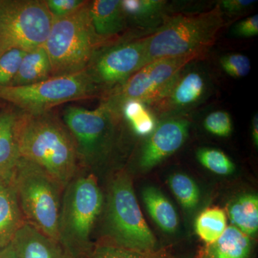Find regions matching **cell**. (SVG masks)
I'll list each match as a JSON object with an SVG mask.
<instances>
[{"label":"cell","instance_id":"obj_16","mask_svg":"<svg viewBox=\"0 0 258 258\" xmlns=\"http://www.w3.org/2000/svg\"><path fill=\"white\" fill-rule=\"evenodd\" d=\"M25 223L19 205L13 175L0 179V244H9Z\"/></svg>","mask_w":258,"mask_h":258},{"label":"cell","instance_id":"obj_29","mask_svg":"<svg viewBox=\"0 0 258 258\" xmlns=\"http://www.w3.org/2000/svg\"><path fill=\"white\" fill-rule=\"evenodd\" d=\"M25 52L14 49L0 56V86H11Z\"/></svg>","mask_w":258,"mask_h":258},{"label":"cell","instance_id":"obj_26","mask_svg":"<svg viewBox=\"0 0 258 258\" xmlns=\"http://www.w3.org/2000/svg\"><path fill=\"white\" fill-rule=\"evenodd\" d=\"M197 157L202 165L219 175H229L235 170L230 158L218 149L204 148L197 152Z\"/></svg>","mask_w":258,"mask_h":258},{"label":"cell","instance_id":"obj_25","mask_svg":"<svg viewBox=\"0 0 258 258\" xmlns=\"http://www.w3.org/2000/svg\"><path fill=\"white\" fill-rule=\"evenodd\" d=\"M169 186L179 203L186 210H194L200 200V190L189 176L176 173L169 178Z\"/></svg>","mask_w":258,"mask_h":258},{"label":"cell","instance_id":"obj_11","mask_svg":"<svg viewBox=\"0 0 258 258\" xmlns=\"http://www.w3.org/2000/svg\"><path fill=\"white\" fill-rule=\"evenodd\" d=\"M145 54L144 37L120 40L98 47L86 71L103 95L144 67Z\"/></svg>","mask_w":258,"mask_h":258},{"label":"cell","instance_id":"obj_5","mask_svg":"<svg viewBox=\"0 0 258 258\" xmlns=\"http://www.w3.org/2000/svg\"><path fill=\"white\" fill-rule=\"evenodd\" d=\"M13 180L25 223L58 242L64 188L40 166L23 157L19 159Z\"/></svg>","mask_w":258,"mask_h":258},{"label":"cell","instance_id":"obj_4","mask_svg":"<svg viewBox=\"0 0 258 258\" xmlns=\"http://www.w3.org/2000/svg\"><path fill=\"white\" fill-rule=\"evenodd\" d=\"M104 208L109 243L144 253H156L157 240L144 220L130 176L120 171L111 180Z\"/></svg>","mask_w":258,"mask_h":258},{"label":"cell","instance_id":"obj_9","mask_svg":"<svg viewBox=\"0 0 258 258\" xmlns=\"http://www.w3.org/2000/svg\"><path fill=\"white\" fill-rule=\"evenodd\" d=\"M52 23L45 0H0V56L43 47Z\"/></svg>","mask_w":258,"mask_h":258},{"label":"cell","instance_id":"obj_32","mask_svg":"<svg viewBox=\"0 0 258 258\" xmlns=\"http://www.w3.org/2000/svg\"><path fill=\"white\" fill-rule=\"evenodd\" d=\"M231 34L239 38H249L258 34V15H254L238 22L232 27Z\"/></svg>","mask_w":258,"mask_h":258},{"label":"cell","instance_id":"obj_30","mask_svg":"<svg viewBox=\"0 0 258 258\" xmlns=\"http://www.w3.org/2000/svg\"><path fill=\"white\" fill-rule=\"evenodd\" d=\"M232 120L227 111H215L209 113L204 120V126L209 133L227 137L232 132Z\"/></svg>","mask_w":258,"mask_h":258},{"label":"cell","instance_id":"obj_3","mask_svg":"<svg viewBox=\"0 0 258 258\" xmlns=\"http://www.w3.org/2000/svg\"><path fill=\"white\" fill-rule=\"evenodd\" d=\"M223 14L216 4L203 13L168 17L157 30L144 37L145 66L166 57H204L225 25Z\"/></svg>","mask_w":258,"mask_h":258},{"label":"cell","instance_id":"obj_6","mask_svg":"<svg viewBox=\"0 0 258 258\" xmlns=\"http://www.w3.org/2000/svg\"><path fill=\"white\" fill-rule=\"evenodd\" d=\"M101 46L89 13V1L62 18L53 19L43 47L50 60L52 77L86 71L95 51Z\"/></svg>","mask_w":258,"mask_h":258},{"label":"cell","instance_id":"obj_23","mask_svg":"<svg viewBox=\"0 0 258 258\" xmlns=\"http://www.w3.org/2000/svg\"><path fill=\"white\" fill-rule=\"evenodd\" d=\"M120 115L141 137L151 135L157 125L152 109L144 102L137 100L125 102L120 108Z\"/></svg>","mask_w":258,"mask_h":258},{"label":"cell","instance_id":"obj_7","mask_svg":"<svg viewBox=\"0 0 258 258\" xmlns=\"http://www.w3.org/2000/svg\"><path fill=\"white\" fill-rule=\"evenodd\" d=\"M102 95L86 71L21 86H0V100L23 113L37 114L69 102Z\"/></svg>","mask_w":258,"mask_h":258},{"label":"cell","instance_id":"obj_15","mask_svg":"<svg viewBox=\"0 0 258 258\" xmlns=\"http://www.w3.org/2000/svg\"><path fill=\"white\" fill-rule=\"evenodd\" d=\"M89 13L95 34L103 43L126 28V18L121 0L89 1Z\"/></svg>","mask_w":258,"mask_h":258},{"label":"cell","instance_id":"obj_35","mask_svg":"<svg viewBox=\"0 0 258 258\" xmlns=\"http://www.w3.org/2000/svg\"><path fill=\"white\" fill-rule=\"evenodd\" d=\"M252 140L254 146L258 147V115L257 113L254 114L252 120Z\"/></svg>","mask_w":258,"mask_h":258},{"label":"cell","instance_id":"obj_17","mask_svg":"<svg viewBox=\"0 0 258 258\" xmlns=\"http://www.w3.org/2000/svg\"><path fill=\"white\" fill-rule=\"evenodd\" d=\"M18 110L5 108L0 111V179L13 175L20 158L17 139Z\"/></svg>","mask_w":258,"mask_h":258},{"label":"cell","instance_id":"obj_21","mask_svg":"<svg viewBox=\"0 0 258 258\" xmlns=\"http://www.w3.org/2000/svg\"><path fill=\"white\" fill-rule=\"evenodd\" d=\"M142 197L148 212L161 230L168 233L175 232L179 224L177 213L165 195L149 186L144 189Z\"/></svg>","mask_w":258,"mask_h":258},{"label":"cell","instance_id":"obj_2","mask_svg":"<svg viewBox=\"0 0 258 258\" xmlns=\"http://www.w3.org/2000/svg\"><path fill=\"white\" fill-rule=\"evenodd\" d=\"M104 197L92 171L81 170L66 185L59 216L58 242L73 258H89L91 236L101 216Z\"/></svg>","mask_w":258,"mask_h":258},{"label":"cell","instance_id":"obj_34","mask_svg":"<svg viewBox=\"0 0 258 258\" xmlns=\"http://www.w3.org/2000/svg\"><path fill=\"white\" fill-rule=\"evenodd\" d=\"M0 258H18L11 242L0 249Z\"/></svg>","mask_w":258,"mask_h":258},{"label":"cell","instance_id":"obj_24","mask_svg":"<svg viewBox=\"0 0 258 258\" xmlns=\"http://www.w3.org/2000/svg\"><path fill=\"white\" fill-rule=\"evenodd\" d=\"M227 227V216L217 207L204 210L195 222V230L199 237L206 243H213L218 240Z\"/></svg>","mask_w":258,"mask_h":258},{"label":"cell","instance_id":"obj_1","mask_svg":"<svg viewBox=\"0 0 258 258\" xmlns=\"http://www.w3.org/2000/svg\"><path fill=\"white\" fill-rule=\"evenodd\" d=\"M16 134L20 157L40 166L62 187L83 170L72 134L52 111H18Z\"/></svg>","mask_w":258,"mask_h":258},{"label":"cell","instance_id":"obj_10","mask_svg":"<svg viewBox=\"0 0 258 258\" xmlns=\"http://www.w3.org/2000/svg\"><path fill=\"white\" fill-rule=\"evenodd\" d=\"M203 56L166 57L152 61L142 67L118 87L103 94L101 102L116 114L125 102L137 100L148 106L160 100L174 80L188 64L201 60Z\"/></svg>","mask_w":258,"mask_h":258},{"label":"cell","instance_id":"obj_13","mask_svg":"<svg viewBox=\"0 0 258 258\" xmlns=\"http://www.w3.org/2000/svg\"><path fill=\"white\" fill-rule=\"evenodd\" d=\"M189 120L181 116L161 119L142 149L140 166L149 169L175 153L189 135Z\"/></svg>","mask_w":258,"mask_h":258},{"label":"cell","instance_id":"obj_8","mask_svg":"<svg viewBox=\"0 0 258 258\" xmlns=\"http://www.w3.org/2000/svg\"><path fill=\"white\" fill-rule=\"evenodd\" d=\"M121 118L101 103L94 110L75 106L64 108L62 119L74 137L83 170L91 171L108 155Z\"/></svg>","mask_w":258,"mask_h":258},{"label":"cell","instance_id":"obj_36","mask_svg":"<svg viewBox=\"0 0 258 258\" xmlns=\"http://www.w3.org/2000/svg\"><path fill=\"white\" fill-rule=\"evenodd\" d=\"M3 247H4V246L1 245V244H0V249L3 248Z\"/></svg>","mask_w":258,"mask_h":258},{"label":"cell","instance_id":"obj_14","mask_svg":"<svg viewBox=\"0 0 258 258\" xmlns=\"http://www.w3.org/2000/svg\"><path fill=\"white\" fill-rule=\"evenodd\" d=\"M18 258H73L57 241L25 223L11 241Z\"/></svg>","mask_w":258,"mask_h":258},{"label":"cell","instance_id":"obj_20","mask_svg":"<svg viewBox=\"0 0 258 258\" xmlns=\"http://www.w3.org/2000/svg\"><path fill=\"white\" fill-rule=\"evenodd\" d=\"M52 78L50 60L43 47L25 52L10 86H28Z\"/></svg>","mask_w":258,"mask_h":258},{"label":"cell","instance_id":"obj_12","mask_svg":"<svg viewBox=\"0 0 258 258\" xmlns=\"http://www.w3.org/2000/svg\"><path fill=\"white\" fill-rule=\"evenodd\" d=\"M210 75L201 66H186L160 100L149 106L163 118L181 116L208 99L212 91Z\"/></svg>","mask_w":258,"mask_h":258},{"label":"cell","instance_id":"obj_18","mask_svg":"<svg viewBox=\"0 0 258 258\" xmlns=\"http://www.w3.org/2000/svg\"><path fill=\"white\" fill-rule=\"evenodd\" d=\"M252 250L250 237L230 225L218 240L206 244L199 258H252Z\"/></svg>","mask_w":258,"mask_h":258},{"label":"cell","instance_id":"obj_28","mask_svg":"<svg viewBox=\"0 0 258 258\" xmlns=\"http://www.w3.org/2000/svg\"><path fill=\"white\" fill-rule=\"evenodd\" d=\"M220 64L226 74L236 79L245 78L251 71L250 60L242 53L226 54L220 57Z\"/></svg>","mask_w":258,"mask_h":258},{"label":"cell","instance_id":"obj_31","mask_svg":"<svg viewBox=\"0 0 258 258\" xmlns=\"http://www.w3.org/2000/svg\"><path fill=\"white\" fill-rule=\"evenodd\" d=\"M86 2L83 0H45L47 9L53 19L62 18L72 14Z\"/></svg>","mask_w":258,"mask_h":258},{"label":"cell","instance_id":"obj_33","mask_svg":"<svg viewBox=\"0 0 258 258\" xmlns=\"http://www.w3.org/2000/svg\"><path fill=\"white\" fill-rule=\"evenodd\" d=\"M256 3L257 1L254 0H222L219 1L217 4L220 6L222 13L234 15L239 14L244 10L249 9Z\"/></svg>","mask_w":258,"mask_h":258},{"label":"cell","instance_id":"obj_22","mask_svg":"<svg viewBox=\"0 0 258 258\" xmlns=\"http://www.w3.org/2000/svg\"><path fill=\"white\" fill-rule=\"evenodd\" d=\"M232 225L241 232L254 237L258 230V198L254 194H244L232 200L228 206Z\"/></svg>","mask_w":258,"mask_h":258},{"label":"cell","instance_id":"obj_19","mask_svg":"<svg viewBox=\"0 0 258 258\" xmlns=\"http://www.w3.org/2000/svg\"><path fill=\"white\" fill-rule=\"evenodd\" d=\"M168 2L164 0H121L127 23L147 28L164 21ZM163 23H161L162 24Z\"/></svg>","mask_w":258,"mask_h":258},{"label":"cell","instance_id":"obj_27","mask_svg":"<svg viewBox=\"0 0 258 258\" xmlns=\"http://www.w3.org/2000/svg\"><path fill=\"white\" fill-rule=\"evenodd\" d=\"M89 258H160L156 253H144L109 242L95 244Z\"/></svg>","mask_w":258,"mask_h":258}]
</instances>
